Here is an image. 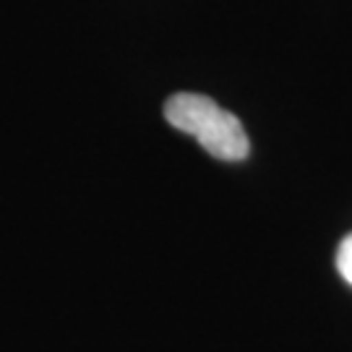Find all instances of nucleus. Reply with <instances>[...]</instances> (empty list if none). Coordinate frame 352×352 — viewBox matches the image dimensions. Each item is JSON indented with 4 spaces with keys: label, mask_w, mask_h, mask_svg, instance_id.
<instances>
[{
    "label": "nucleus",
    "mask_w": 352,
    "mask_h": 352,
    "mask_svg": "<svg viewBox=\"0 0 352 352\" xmlns=\"http://www.w3.org/2000/svg\"><path fill=\"white\" fill-rule=\"evenodd\" d=\"M164 118L177 131L190 133L217 160L238 162L245 160L251 151V141L243 123L230 110H222L217 102L204 94L180 91L170 97L164 104Z\"/></svg>",
    "instance_id": "obj_1"
},
{
    "label": "nucleus",
    "mask_w": 352,
    "mask_h": 352,
    "mask_svg": "<svg viewBox=\"0 0 352 352\" xmlns=\"http://www.w3.org/2000/svg\"><path fill=\"white\" fill-rule=\"evenodd\" d=\"M337 269H340V274L344 277V282H350L352 285V235L342 240L340 251H337Z\"/></svg>",
    "instance_id": "obj_2"
}]
</instances>
